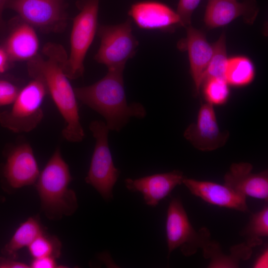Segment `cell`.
Segmentation results:
<instances>
[{
    "instance_id": "cell-24",
    "label": "cell",
    "mask_w": 268,
    "mask_h": 268,
    "mask_svg": "<svg viewBox=\"0 0 268 268\" xmlns=\"http://www.w3.org/2000/svg\"><path fill=\"white\" fill-rule=\"evenodd\" d=\"M61 247V243L57 237L44 232L28 247L29 253L33 258L52 257L55 259L60 257Z\"/></svg>"
},
{
    "instance_id": "cell-8",
    "label": "cell",
    "mask_w": 268,
    "mask_h": 268,
    "mask_svg": "<svg viewBox=\"0 0 268 268\" xmlns=\"http://www.w3.org/2000/svg\"><path fill=\"white\" fill-rule=\"evenodd\" d=\"M166 232L168 259L171 253L179 248L183 255L188 257L201 248L205 240L210 235L203 227L198 232L192 225L181 199L173 198L169 202L166 216Z\"/></svg>"
},
{
    "instance_id": "cell-12",
    "label": "cell",
    "mask_w": 268,
    "mask_h": 268,
    "mask_svg": "<svg viewBox=\"0 0 268 268\" xmlns=\"http://www.w3.org/2000/svg\"><path fill=\"white\" fill-rule=\"evenodd\" d=\"M185 178L182 171L175 170L135 179L128 178L125 184L130 191L141 193L147 205L155 207L177 186L183 184Z\"/></svg>"
},
{
    "instance_id": "cell-15",
    "label": "cell",
    "mask_w": 268,
    "mask_h": 268,
    "mask_svg": "<svg viewBox=\"0 0 268 268\" xmlns=\"http://www.w3.org/2000/svg\"><path fill=\"white\" fill-rule=\"evenodd\" d=\"M183 184L192 194L208 203L243 212L249 211L246 197L224 184L186 178Z\"/></svg>"
},
{
    "instance_id": "cell-19",
    "label": "cell",
    "mask_w": 268,
    "mask_h": 268,
    "mask_svg": "<svg viewBox=\"0 0 268 268\" xmlns=\"http://www.w3.org/2000/svg\"><path fill=\"white\" fill-rule=\"evenodd\" d=\"M201 247L203 257L210 260L208 268H237L241 260L249 259L252 253V248L245 242L231 248V254L225 255L218 242L212 240L210 236L204 241Z\"/></svg>"
},
{
    "instance_id": "cell-11",
    "label": "cell",
    "mask_w": 268,
    "mask_h": 268,
    "mask_svg": "<svg viewBox=\"0 0 268 268\" xmlns=\"http://www.w3.org/2000/svg\"><path fill=\"white\" fill-rule=\"evenodd\" d=\"M229 136L228 132L220 131L213 105L207 102L201 104L196 122L190 125L184 133V137L194 147L202 151L222 147Z\"/></svg>"
},
{
    "instance_id": "cell-3",
    "label": "cell",
    "mask_w": 268,
    "mask_h": 268,
    "mask_svg": "<svg viewBox=\"0 0 268 268\" xmlns=\"http://www.w3.org/2000/svg\"><path fill=\"white\" fill-rule=\"evenodd\" d=\"M71 180L69 167L58 148L36 182L41 209L48 219L59 220L77 209L75 193L68 188Z\"/></svg>"
},
{
    "instance_id": "cell-1",
    "label": "cell",
    "mask_w": 268,
    "mask_h": 268,
    "mask_svg": "<svg viewBox=\"0 0 268 268\" xmlns=\"http://www.w3.org/2000/svg\"><path fill=\"white\" fill-rule=\"evenodd\" d=\"M46 59L32 60L29 65L30 74L44 83L60 114L65 126L62 134L69 142H78L84 137L74 89L63 71L67 59L63 49L49 45L45 49Z\"/></svg>"
},
{
    "instance_id": "cell-7",
    "label": "cell",
    "mask_w": 268,
    "mask_h": 268,
    "mask_svg": "<svg viewBox=\"0 0 268 268\" xmlns=\"http://www.w3.org/2000/svg\"><path fill=\"white\" fill-rule=\"evenodd\" d=\"M89 129L96 139V143L85 181L104 199L110 200L113 198V189L120 171L114 166L109 149V130L105 123L100 120L92 122Z\"/></svg>"
},
{
    "instance_id": "cell-28",
    "label": "cell",
    "mask_w": 268,
    "mask_h": 268,
    "mask_svg": "<svg viewBox=\"0 0 268 268\" xmlns=\"http://www.w3.org/2000/svg\"><path fill=\"white\" fill-rule=\"evenodd\" d=\"M56 259L52 257H43L33 258L30 264L32 268H65L57 264Z\"/></svg>"
},
{
    "instance_id": "cell-29",
    "label": "cell",
    "mask_w": 268,
    "mask_h": 268,
    "mask_svg": "<svg viewBox=\"0 0 268 268\" xmlns=\"http://www.w3.org/2000/svg\"><path fill=\"white\" fill-rule=\"evenodd\" d=\"M27 264L15 261L10 257H0V268H28Z\"/></svg>"
},
{
    "instance_id": "cell-26",
    "label": "cell",
    "mask_w": 268,
    "mask_h": 268,
    "mask_svg": "<svg viewBox=\"0 0 268 268\" xmlns=\"http://www.w3.org/2000/svg\"><path fill=\"white\" fill-rule=\"evenodd\" d=\"M201 0H179L176 11L181 26L187 27L191 25L192 15Z\"/></svg>"
},
{
    "instance_id": "cell-13",
    "label": "cell",
    "mask_w": 268,
    "mask_h": 268,
    "mask_svg": "<svg viewBox=\"0 0 268 268\" xmlns=\"http://www.w3.org/2000/svg\"><path fill=\"white\" fill-rule=\"evenodd\" d=\"M256 0H208L204 21L209 28L223 26L234 19L242 17L248 24L254 23L258 14Z\"/></svg>"
},
{
    "instance_id": "cell-9",
    "label": "cell",
    "mask_w": 268,
    "mask_h": 268,
    "mask_svg": "<svg viewBox=\"0 0 268 268\" xmlns=\"http://www.w3.org/2000/svg\"><path fill=\"white\" fill-rule=\"evenodd\" d=\"M6 7L26 23L42 29L57 30L67 18L64 0H7Z\"/></svg>"
},
{
    "instance_id": "cell-5",
    "label": "cell",
    "mask_w": 268,
    "mask_h": 268,
    "mask_svg": "<svg viewBox=\"0 0 268 268\" xmlns=\"http://www.w3.org/2000/svg\"><path fill=\"white\" fill-rule=\"evenodd\" d=\"M47 92L43 81L34 78L19 91L10 109L0 114L1 126L16 133L34 129L43 119L42 105Z\"/></svg>"
},
{
    "instance_id": "cell-21",
    "label": "cell",
    "mask_w": 268,
    "mask_h": 268,
    "mask_svg": "<svg viewBox=\"0 0 268 268\" xmlns=\"http://www.w3.org/2000/svg\"><path fill=\"white\" fill-rule=\"evenodd\" d=\"M255 74L254 66L249 58L237 56L228 59L225 78L229 85L236 87L247 85L253 80Z\"/></svg>"
},
{
    "instance_id": "cell-17",
    "label": "cell",
    "mask_w": 268,
    "mask_h": 268,
    "mask_svg": "<svg viewBox=\"0 0 268 268\" xmlns=\"http://www.w3.org/2000/svg\"><path fill=\"white\" fill-rule=\"evenodd\" d=\"M132 19L140 28L170 31L181 26L176 11L157 1H143L134 3L129 11Z\"/></svg>"
},
{
    "instance_id": "cell-25",
    "label": "cell",
    "mask_w": 268,
    "mask_h": 268,
    "mask_svg": "<svg viewBox=\"0 0 268 268\" xmlns=\"http://www.w3.org/2000/svg\"><path fill=\"white\" fill-rule=\"evenodd\" d=\"M203 83L204 95L207 103L218 105L226 102L230 91L229 84L225 79L210 78Z\"/></svg>"
},
{
    "instance_id": "cell-2",
    "label": "cell",
    "mask_w": 268,
    "mask_h": 268,
    "mask_svg": "<svg viewBox=\"0 0 268 268\" xmlns=\"http://www.w3.org/2000/svg\"><path fill=\"white\" fill-rule=\"evenodd\" d=\"M123 69H108L94 84L74 89L76 98L102 115L109 131L119 132L131 117L142 119L144 107L139 103L128 104Z\"/></svg>"
},
{
    "instance_id": "cell-4",
    "label": "cell",
    "mask_w": 268,
    "mask_h": 268,
    "mask_svg": "<svg viewBox=\"0 0 268 268\" xmlns=\"http://www.w3.org/2000/svg\"><path fill=\"white\" fill-rule=\"evenodd\" d=\"M99 0H81L79 12L73 20L70 39V51L63 65L68 78L76 79L84 72V60L97 30Z\"/></svg>"
},
{
    "instance_id": "cell-6",
    "label": "cell",
    "mask_w": 268,
    "mask_h": 268,
    "mask_svg": "<svg viewBox=\"0 0 268 268\" xmlns=\"http://www.w3.org/2000/svg\"><path fill=\"white\" fill-rule=\"evenodd\" d=\"M97 32L100 45L95 60L108 69L124 70L127 62L134 56L138 46L132 32L131 19L117 25H101Z\"/></svg>"
},
{
    "instance_id": "cell-18",
    "label": "cell",
    "mask_w": 268,
    "mask_h": 268,
    "mask_svg": "<svg viewBox=\"0 0 268 268\" xmlns=\"http://www.w3.org/2000/svg\"><path fill=\"white\" fill-rule=\"evenodd\" d=\"M38 48L39 41L35 31L25 23L12 31L6 40L4 50L8 59L21 61L33 58Z\"/></svg>"
},
{
    "instance_id": "cell-23",
    "label": "cell",
    "mask_w": 268,
    "mask_h": 268,
    "mask_svg": "<svg viewBox=\"0 0 268 268\" xmlns=\"http://www.w3.org/2000/svg\"><path fill=\"white\" fill-rule=\"evenodd\" d=\"M213 53L205 72L203 82L212 78L225 79V72L228 59L227 56L226 36L224 32L212 45Z\"/></svg>"
},
{
    "instance_id": "cell-20",
    "label": "cell",
    "mask_w": 268,
    "mask_h": 268,
    "mask_svg": "<svg viewBox=\"0 0 268 268\" xmlns=\"http://www.w3.org/2000/svg\"><path fill=\"white\" fill-rule=\"evenodd\" d=\"M43 233L39 219L30 217L20 224L1 252L5 256L12 258L18 251L24 247H28Z\"/></svg>"
},
{
    "instance_id": "cell-22",
    "label": "cell",
    "mask_w": 268,
    "mask_h": 268,
    "mask_svg": "<svg viewBox=\"0 0 268 268\" xmlns=\"http://www.w3.org/2000/svg\"><path fill=\"white\" fill-rule=\"evenodd\" d=\"M245 243L250 247L259 246L262 238L268 236V206L265 205L259 212L253 214L247 226L242 230Z\"/></svg>"
},
{
    "instance_id": "cell-16",
    "label": "cell",
    "mask_w": 268,
    "mask_h": 268,
    "mask_svg": "<svg viewBox=\"0 0 268 268\" xmlns=\"http://www.w3.org/2000/svg\"><path fill=\"white\" fill-rule=\"evenodd\" d=\"M186 29V38L178 43V47L180 50L188 51L191 75L196 94L199 95L204 75L212 55L213 47L202 31L191 25Z\"/></svg>"
},
{
    "instance_id": "cell-30",
    "label": "cell",
    "mask_w": 268,
    "mask_h": 268,
    "mask_svg": "<svg viewBox=\"0 0 268 268\" xmlns=\"http://www.w3.org/2000/svg\"><path fill=\"white\" fill-rule=\"evenodd\" d=\"M8 59V57L5 50L0 48V73L6 70Z\"/></svg>"
},
{
    "instance_id": "cell-10",
    "label": "cell",
    "mask_w": 268,
    "mask_h": 268,
    "mask_svg": "<svg viewBox=\"0 0 268 268\" xmlns=\"http://www.w3.org/2000/svg\"><path fill=\"white\" fill-rule=\"evenodd\" d=\"M40 174L33 149L28 143L12 149L6 155L1 169L3 187L10 192L36 183Z\"/></svg>"
},
{
    "instance_id": "cell-27",
    "label": "cell",
    "mask_w": 268,
    "mask_h": 268,
    "mask_svg": "<svg viewBox=\"0 0 268 268\" xmlns=\"http://www.w3.org/2000/svg\"><path fill=\"white\" fill-rule=\"evenodd\" d=\"M19 91L17 88L11 82L0 80V107L12 104Z\"/></svg>"
},
{
    "instance_id": "cell-32",
    "label": "cell",
    "mask_w": 268,
    "mask_h": 268,
    "mask_svg": "<svg viewBox=\"0 0 268 268\" xmlns=\"http://www.w3.org/2000/svg\"><path fill=\"white\" fill-rule=\"evenodd\" d=\"M7 0H0V29H1L3 25L2 12L4 8H6Z\"/></svg>"
},
{
    "instance_id": "cell-14",
    "label": "cell",
    "mask_w": 268,
    "mask_h": 268,
    "mask_svg": "<svg viewBox=\"0 0 268 268\" xmlns=\"http://www.w3.org/2000/svg\"><path fill=\"white\" fill-rule=\"evenodd\" d=\"M253 165L248 162L232 163L224 176V184L246 197L268 201L267 170L253 173Z\"/></svg>"
},
{
    "instance_id": "cell-31",
    "label": "cell",
    "mask_w": 268,
    "mask_h": 268,
    "mask_svg": "<svg viewBox=\"0 0 268 268\" xmlns=\"http://www.w3.org/2000/svg\"><path fill=\"white\" fill-rule=\"evenodd\" d=\"M266 250L258 259L254 265L255 268H266L268 266V250Z\"/></svg>"
}]
</instances>
